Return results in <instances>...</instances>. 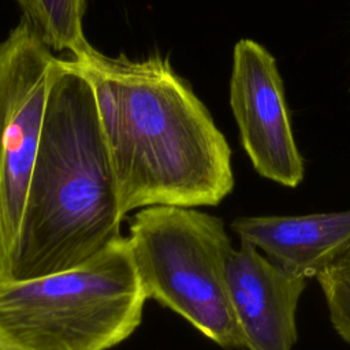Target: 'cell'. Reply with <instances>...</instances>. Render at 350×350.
<instances>
[{
    "mask_svg": "<svg viewBox=\"0 0 350 350\" xmlns=\"http://www.w3.org/2000/svg\"><path fill=\"white\" fill-rule=\"evenodd\" d=\"M241 243L302 278H316L350 247V209L293 216H243L231 223Z\"/></svg>",
    "mask_w": 350,
    "mask_h": 350,
    "instance_id": "cell-8",
    "label": "cell"
},
{
    "mask_svg": "<svg viewBox=\"0 0 350 350\" xmlns=\"http://www.w3.org/2000/svg\"><path fill=\"white\" fill-rule=\"evenodd\" d=\"M230 107L239 141L256 172L294 189L305 178L276 59L260 42L242 38L232 51Z\"/></svg>",
    "mask_w": 350,
    "mask_h": 350,
    "instance_id": "cell-6",
    "label": "cell"
},
{
    "mask_svg": "<svg viewBox=\"0 0 350 350\" xmlns=\"http://www.w3.org/2000/svg\"><path fill=\"white\" fill-rule=\"evenodd\" d=\"M0 350H26L0 328Z\"/></svg>",
    "mask_w": 350,
    "mask_h": 350,
    "instance_id": "cell-11",
    "label": "cell"
},
{
    "mask_svg": "<svg viewBox=\"0 0 350 350\" xmlns=\"http://www.w3.org/2000/svg\"><path fill=\"white\" fill-rule=\"evenodd\" d=\"M122 220L92 85L62 57L46 101L12 280L82 264L122 235Z\"/></svg>",
    "mask_w": 350,
    "mask_h": 350,
    "instance_id": "cell-2",
    "label": "cell"
},
{
    "mask_svg": "<svg viewBox=\"0 0 350 350\" xmlns=\"http://www.w3.org/2000/svg\"><path fill=\"white\" fill-rule=\"evenodd\" d=\"M37 37L51 51L79 57L93 49L83 33L86 0H15Z\"/></svg>",
    "mask_w": 350,
    "mask_h": 350,
    "instance_id": "cell-9",
    "label": "cell"
},
{
    "mask_svg": "<svg viewBox=\"0 0 350 350\" xmlns=\"http://www.w3.org/2000/svg\"><path fill=\"white\" fill-rule=\"evenodd\" d=\"M134 265L148 299L224 349H243L228 290L234 252L224 221L196 208L148 206L130 219Z\"/></svg>",
    "mask_w": 350,
    "mask_h": 350,
    "instance_id": "cell-4",
    "label": "cell"
},
{
    "mask_svg": "<svg viewBox=\"0 0 350 350\" xmlns=\"http://www.w3.org/2000/svg\"><path fill=\"white\" fill-rule=\"evenodd\" d=\"M336 334L350 343V247L316 276Z\"/></svg>",
    "mask_w": 350,
    "mask_h": 350,
    "instance_id": "cell-10",
    "label": "cell"
},
{
    "mask_svg": "<svg viewBox=\"0 0 350 350\" xmlns=\"http://www.w3.org/2000/svg\"><path fill=\"white\" fill-rule=\"evenodd\" d=\"M227 280L243 349L293 350L298 338L297 308L306 279L241 243L228 260Z\"/></svg>",
    "mask_w": 350,
    "mask_h": 350,
    "instance_id": "cell-7",
    "label": "cell"
},
{
    "mask_svg": "<svg viewBox=\"0 0 350 350\" xmlns=\"http://www.w3.org/2000/svg\"><path fill=\"white\" fill-rule=\"evenodd\" d=\"M146 301L120 235L71 269L0 282V328L26 350H109L137 331Z\"/></svg>",
    "mask_w": 350,
    "mask_h": 350,
    "instance_id": "cell-3",
    "label": "cell"
},
{
    "mask_svg": "<svg viewBox=\"0 0 350 350\" xmlns=\"http://www.w3.org/2000/svg\"><path fill=\"white\" fill-rule=\"evenodd\" d=\"M64 60L92 85L123 219L148 206H216L232 191L230 145L167 57L93 48Z\"/></svg>",
    "mask_w": 350,
    "mask_h": 350,
    "instance_id": "cell-1",
    "label": "cell"
},
{
    "mask_svg": "<svg viewBox=\"0 0 350 350\" xmlns=\"http://www.w3.org/2000/svg\"><path fill=\"white\" fill-rule=\"evenodd\" d=\"M62 57L25 19L0 42V282L14 276L27 190Z\"/></svg>",
    "mask_w": 350,
    "mask_h": 350,
    "instance_id": "cell-5",
    "label": "cell"
}]
</instances>
